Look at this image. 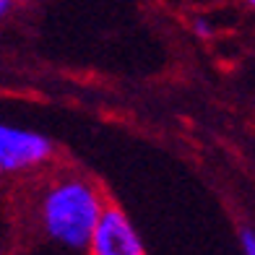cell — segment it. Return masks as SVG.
<instances>
[{"label":"cell","instance_id":"cell-2","mask_svg":"<svg viewBox=\"0 0 255 255\" xmlns=\"http://www.w3.org/2000/svg\"><path fill=\"white\" fill-rule=\"evenodd\" d=\"M52 143L37 130L16 125H0V169L5 175H21V172L37 169L50 161Z\"/></svg>","mask_w":255,"mask_h":255},{"label":"cell","instance_id":"cell-3","mask_svg":"<svg viewBox=\"0 0 255 255\" xmlns=\"http://www.w3.org/2000/svg\"><path fill=\"white\" fill-rule=\"evenodd\" d=\"M91 255H143V240L133 229L128 219L118 206H104L102 219L91 237Z\"/></svg>","mask_w":255,"mask_h":255},{"label":"cell","instance_id":"cell-4","mask_svg":"<svg viewBox=\"0 0 255 255\" xmlns=\"http://www.w3.org/2000/svg\"><path fill=\"white\" fill-rule=\"evenodd\" d=\"M237 242H240V250L245 253V255H255V232L253 229H248V227L242 229Z\"/></svg>","mask_w":255,"mask_h":255},{"label":"cell","instance_id":"cell-1","mask_svg":"<svg viewBox=\"0 0 255 255\" xmlns=\"http://www.w3.org/2000/svg\"><path fill=\"white\" fill-rule=\"evenodd\" d=\"M104 206V195L86 177L60 175L42 188L34 214L39 232L52 245L73 253H89Z\"/></svg>","mask_w":255,"mask_h":255},{"label":"cell","instance_id":"cell-6","mask_svg":"<svg viewBox=\"0 0 255 255\" xmlns=\"http://www.w3.org/2000/svg\"><path fill=\"white\" fill-rule=\"evenodd\" d=\"M16 0H0V16H8L10 10H13Z\"/></svg>","mask_w":255,"mask_h":255},{"label":"cell","instance_id":"cell-7","mask_svg":"<svg viewBox=\"0 0 255 255\" xmlns=\"http://www.w3.org/2000/svg\"><path fill=\"white\" fill-rule=\"evenodd\" d=\"M248 3H250V5H253V8H255V0H248Z\"/></svg>","mask_w":255,"mask_h":255},{"label":"cell","instance_id":"cell-5","mask_svg":"<svg viewBox=\"0 0 255 255\" xmlns=\"http://www.w3.org/2000/svg\"><path fill=\"white\" fill-rule=\"evenodd\" d=\"M193 31L198 34V37H203V39H208V37L214 34V29L206 24V18H195V21H193Z\"/></svg>","mask_w":255,"mask_h":255}]
</instances>
